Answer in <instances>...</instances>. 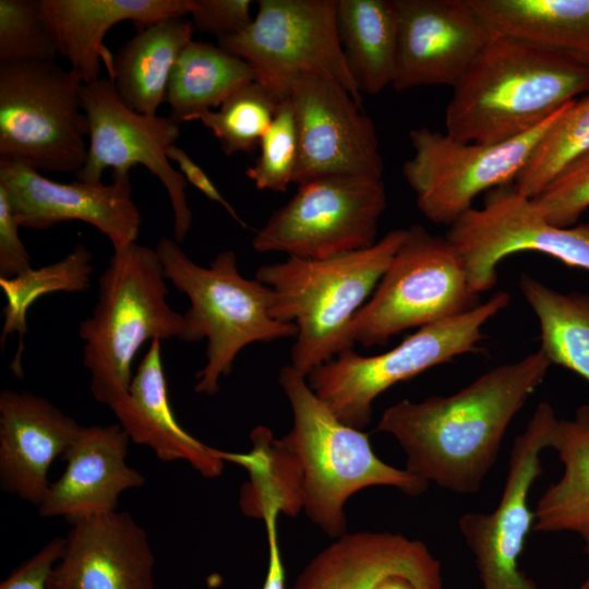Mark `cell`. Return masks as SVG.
Wrapping results in <instances>:
<instances>
[{
	"mask_svg": "<svg viewBox=\"0 0 589 589\" xmlns=\"http://www.w3.org/2000/svg\"><path fill=\"white\" fill-rule=\"evenodd\" d=\"M531 200L550 224L574 226L589 208V149L568 161Z\"/></svg>",
	"mask_w": 589,
	"mask_h": 589,
	"instance_id": "obj_37",
	"label": "cell"
},
{
	"mask_svg": "<svg viewBox=\"0 0 589 589\" xmlns=\"http://www.w3.org/2000/svg\"><path fill=\"white\" fill-rule=\"evenodd\" d=\"M130 440L149 447L164 462L182 460L207 479L221 474L224 460L177 421L165 375L161 341L154 339L139 363L128 393L109 408Z\"/></svg>",
	"mask_w": 589,
	"mask_h": 589,
	"instance_id": "obj_23",
	"label": "cell"
},
{
	"mask_svg": "<svg viewBox=\"0 0 589 589\" xmlns=\"http://www.w3.org/2000/svg\"><path fill=\"white\" fill-rule=\"evenodd\" d=\"M493 31L570 57L589 69V0H468Z\"/></svg>",
	"mask_w": 589,
	"mask_h": 589,
	"instance_id": "obj_25",
	"label": "cell"
},
{
	"mask_svg": "<svg viewBox=\"0 0 589 589\" xmlns=\"http://www.w3.org/2000/svg\"><path fill=\"white\" fill-rule=\"evenodd\" d=\"M166 280L156 250L136 242L115 251L99 277L79 335L91 394L109 408L128 393L133 359L147 340L182 338L183 314L168 304Z\"/></svg>",
	"mask_w": 589,
	"mask_h": 589,
	"instance_id": "obj_5",
	"label": "cell"
},
{
	"mask_svg": "<svg viewBox=\"0 0 589 589\" xmlns=\"http://www.w3.org/2000/svg\"><path fill=\"white\" fill-rule=\"evenodd\" d=\"M278 383L292 412V426L281 440L301 468L303 509L324 532L346 533L344 507L360 490L383 485L409 496L425 492L426 481L380 459L368 434L341 422L306 376L288 364L280 369Z\"/></svg>",
	"mask_w": 589,
	"mask_h": 589,
	"instance_id": "obj_4",
	"label": "cell"
},
{
	"mask_svg": "<svg viewBox=\"0 0 589 589\" xmlns=\"http://www.w3.org/2000/svg\"><path fill=\"white\" fill-rule=\"evenodd\" d=\"M510 302L505 291L459 315L423 327L388 351L361 356L347 350L314 369L308 383L345 424L363 430L371 422L374 400L397 383L480 351L482 327Z\"/></svg>",
	"mask_w": 589,
	"mask_h": 589,
	"instance_id": "obj_7",
	"label": "cell"
},
{
	"mask_svg": "<svg viewBox=\"0 0 589 589\" xmlns=\"http://www.w3.org/2000/svg\"><path fill=\"white\" fill-rule=\"evenodd\" d=\"M277 106L266 88L253 81L199 120L212 131L226 155L251 154L273 122Z\"/></svg>",
	"mask_w": 589,
	"mask_h": 589,
	"instance_id": "obj_34",
	"label": "cell"
},
{
	"mask_svg": "<svg viewBox=\"0 0 589 589\" xmlns=\"http://www.w3.org/2000/svg\"><path fill=\"white\" fill-rule=\"evenodd\" d=\"M167 156L169 160L177 163L179 171L185 178L187 182L201 191L211 201L221 205L240 226L243 228L247 227L245 223L239 217L232 205L221 195L206 172L183 148L175 144L168 148Z\"/></svg>",
	"mask_w": 589,
	"mask_h": 589,
	"instance_id": "obj_41",
	"label": "cell"
},
{
	"mask_svg": "<svg viewBox=\"0 0 589 589\" xmlns=\"http://www.w3.org/2000/svg\"><path fill=\"white\" fill-rule=\"evenodd\" d=\"M250 438L253 447L248 453L215 449L218 458L242 466L249 473L240 491V508L263 520L271 513L296 516L303 508L302 472L296 456L267 426H255Z\"/></svg>",
	"mask_w": 589,
	"mask_h": 589,
	"instance_id": "obj_30",
	"label": "cell"
},
{
	"mask_svg": "<svg viewBox=\"0 0 589 589\" xmlns=\"http://www.w3.org/2000/svg\"><path fill=\"white\" fill-rule=\"evenodd\" d=\"M253 81V69L240 57L219 45L192 40L180 53L170 76L169 117L179 124L199 120Z\"/></svg>",
	"mask_w": 589,
	"mask_h": 589,
	"instance_id": "obj_28",
	"label": "cell"
},
{
	"mask_svg": "<svg viewBox=\"0 0 589 589\" xmlns=\"http://www.w3.org/2000/svg\"><path fill=\"white\" fill-rule=\"evenodd\" d=\"M519 288L538 318L539 350L551 364L564 366L589 383V294L555 290L525 273Z\"/></svg>",
	"mask_w": 589,
	"mask_h": 589,
	"instance_id": "obj_31",
	"label": "cell"
},
{
	"mask_svg": "<svg viewBox=\"0 0 589 589\" xmlns=\"http://www.w3.org/2000/svg\"><path fill=\"white\" fill-rule=\"evenodd\" d=\"M340 46L361 93L375 95L393 85L398 58L394 0H338Z\"/></svg>",
	"mask_w": 589,
	"mask_h": 589,
	"instance_id": "obj_26",
	"label": "cell"
},
{
	"mask_svg": "<svg viewBox=\"0 0 589 589\" xmlns=\"http://www.w3.org/2000/svg\"><path fill=\"white\" fill-rule=\"evenodd\" d=\"M260 146V155L245 175L259 190L285 192L293 183L299 139L289 97L278 103L276 113Z\"/></svg>",
	"mask_w": 589,
	"mask_h": 589,
	"instance_id": "obj_36",
	"label": "cell"
},
{
	"mask_svg": "<svg viewBox=\"0 0 589 589\" xmlns=\"http://www.w3.org/2000/svg\"><path fill=\"white\" fill-rule=\"evenodd\" d=\"M128 434L119 423L82 426L62 455V476L50 484L38 506L41 517H63L70 524L116 510L120 495L145 483L127 461Z\"/></svg>",
	"mask_w": 589,
	"mask_h": 589,
	"instance_id": "obj_21",
	"label": "cell"
},
{
	"mask_svg": "<svg viewBox=\"0 0 589 589\" xmlns=\"http://www.w3.org/2000/svg\"><path fill=\"white\" fill-rule=\"evenodd\" d=\"M20 224L0 190V278H13L32 267L31 256L19 236Z\"/></svg>",
	"mask_w": 589,
	"mask_h": 589,
	"instance_id": "obj_40",
	"label": "cell"
},
{
	"mask_svg": "<svg viewBox=\"0 0 589 589\" xmlns=\"http://www.w3.org/2000/svg\"><path fill=\"white\" fill-rule=\"evenodd\" d=\"M81 429L75 419L41 396L26 390H1L2 490L38 507L51 484V464L65 453Z\"/></svg>",
	"mask_w": 589,
	"mask_h": 589,
	"instance_id": "obj_20",
	"label": "cell"
},
{
	"mask_svg": "<svg viewBox=\"0 0 589 589\" xmlns=\"http://www.w3.org/2000/svg\"><path fill=\"white\" fill-rule=\"evenodd\" d=\"M558 420L550 404L540 402L526 430L513 443L507 476L495 509L466 513L458 519L481 589H539L519 569V558L534 522L528 495L543 471L542 452L553 447Z\"/></svg>",
	"mask_w": 589,
	"mask_h": 589,
	"instance_id": "obj_15",
	"label": "cell"
},
{
	"mask_svg": "<svg viewBox=\"0 0 589 589\" xmlns=\"http://www.w3.org/2000/svg\"><path fill=\"white\" fill-rule=\"evenodd\" d=\"M251 5L249 0H191L194 31L217 39L235 36L251 24Z\"/></svg>",
	"mask_w": 589,
	"mask_h": 589,
	"instance_id": "obj_38",
	"label": "cell"
},
{
	"mask_svg": "<svg viewBox=\"0 0 589 589\" xmlns=\"http://www.w3.org/2000/svg\"><path fill=\"white\" fill-rule=\"evenodd\" d=\"M0 190L21 227L43 230L63 221L94 226L113 252L136 242L141 214L132 200L129 173L112 172V182L61 183L15 159L0 158Z\"/></svg>",
	"mask_w": 589,
	"mask_h": 589,
	"instance_id": "obj_17",
	"label": "cell"
},
{
	"mask_svg": "<svg viewBox=\"0 0 589 589\" xmlns=\"http://www.w3.org/2000/svg\"><path fill=\"white\" fill-rule=\"evenodd\" d=\"M553 449L564 466L561 479L538 501L533 531L573 532L589 555V406L577 408L573 419H560Z\"/></svg>",
	"mask_w": 589,
	"mask_h": 589,
	"instance_id": "obj_27",
	"label": "cell"
},
{
	"mask_svg": "<svg viewBox=\"0 0 589 589\" xmlns=\"http://www.w3.org/2000/svg\"><path fill=\"white\" fill-rule=\"evenodd\" d=\"M589 149V95L574 100L550 127L514 181L534 199L573 158Z\"/></svg>",
	"mask_w": 589,
	"mask_h": 589,
	"instance_id": "obj_33",
	"label": "cell"
},
{
	"mask_svg": "<svg viewBox=\"0 0 589 589\" xmlns=\"http://www.w3.org/2000/svg\"><path fill=\"white\" fill-rule=\"evenodd\" d=\"M398 58L393 87L447 85L461 80L495 31L468 0H394Z\"/></svg>",
	"mask_w": 589,
	"mask_h": 589,
	"instance_id": "obj_18",
	"label": "cell"
},
{
	"mask_svg": "<svg viewBox=\"0 0 589 589\" xmlns=\"http://www.w3.org/2000/svg\"><path fill=\"white\" fill-rule=\"evenodd\" d=\"M406 229L388 231L373 245L326 259L288 256L262 265L255 279L272 293L271 314L298 333L290 365L304 376L354 347L350 326L401 244Z\"/></svg>",
	"mask_w": 589,
	"mask_h": 589,
	"instance_id": "obj_3",
	"label": "cell"
},
{
	"mask_svg": "<svg viewBox=\"0 0 589 589\" xmlns=\"http://www.w3.org/2000/svg\"><path fill=\"white\" fill-rule=\"evenodd\" d=\"M573 103V101H572ZM569 103L541 125L496 143L464 142L426 127L409 133L413 155L402 165L417 207L437 225H453L482 192L515 181L531 153Z\"/></svg>",
	"mask_w": 589,
	"mask_h": 589,
	"instance_id": "obj_12",
	"label": "cell"
},
{
	"mask_svg": "<svg viewBox=\"0 0 589 589\" xmlns=\"http://www.w3.org/2000/svg\"><path fill=\"white\" fill-rule=\"evenodd\" d=\"M387 206L381 178L335 175L298 184L252 238L259 253L326 259L373 245Z\"/></svg>",
	"mask_w": 589,
	"mask_h": 589,
	"instance_id": "obj_11",
	"label": "cell"
},
{
	"mask_svg": "<svg viewBox=\"0 0 589 589\" xmlns=\"http://www.w3.org/2000/svg\"><path fill=\"white\" fill-rule=\"evenodd\" d=\"M191 20L169 17L140 29L113 57L109 79L122 103L144 115H156L167 101L173 67L193 40Z\"/></svg>",
	"mask_w": 589,
	"mask_h": 589,
	"instance_id": "obj_24",
	"label": "cell"
},
{
	"mask_svg": "<svg viewBox=\"0 0 589 589\" xmlns=\"http://www.w3.org/2000/svg\"><path fill=\"white\" fill-rule=\"evenodd\" d=\"M288 97L299 139L293 183L335 175L382 179L375 125L345 87L330 79L300 74Z\"/></svg>",
	"mask_w": 589,
	"mask_h": 589,
	"instance_id": "obj_16",
	"label": "cell"
},
{
	"mask_svg": "<svg viewBox=\"0 0 589 589\" xmlns=\"http://www.w3.org/2000/svg\"><path fill=\"white\" fill-rule=\"evenodd\" d=\"M589 93V69L561 52L495 32L453 87L446 133L502 143L541 125Z\"/></svg>",
	"mask_w": 589,
	"mask_h": 589,
	"instance_id": "obj_2",
	"label": "cell"
},
{
	"mask_svg": "<svg viewBox=\"0 0 589 589\" xmlns=\"http://www.w3.org/2000/svg\"><path fill=\"white\" fill-rule=\"evenodd\" d=\"M579 589H589V577L585 580V582L579 587Z\"/></svg>",
	"mask_w": 589,
	"mask_h": 589,
	"instance_id": "obj_43",
	"label": "cell"
},
{
	"mask_svg": "<svg viewBox=\"0 0 589 589\" xmlns=\"http://www.w3.org/2000/svg\"><path fill=\"white\" fill-rule=\"evenodd\" d=\"M550 365L538 349L452 395L402 399L383 412L376 430L398 442L410 473L454 493H474L494 466L510 422Z\"/></svg>",
	"mask_w": 589,
	"mask_h": 589,
	"instance_id": "obj_1",
	"label": "cell"
},
{
	"mask_svg": "<svg viewBox=\"0 0 589 589\" xmlns=\"http://www.w3.org/2000/svg\"><path fill=\"white\" fill-rule=\"evenodd\" d=\"M58 53L38 0H0V63L56 61Z\"/></svg>",
	"mask_w": 589,
	"mask_h": 589,
	"instance_id": "obj_35",
	"label": "cell"
},
{
	"mask_svg": "<svg viewBox=\"0 0 589 589\" xmlns=\"http://www.w3.org/2000/svg\"><path fill=\"white\" fill-rule=\"evenodd\" d=\"M83 84L56 61L0 63V158L76 176L88 148Z\"/></svg>",
	"mask_w": 589,
	"mask_h": 589,
	"instance_id": "obj_8",
	"label": "cell"
},
{
	"mask_svg": "<svg viewBox=\"0 0 589 589\" xmlns=\"http://www.w3.org/2000/svg\"><path fill=\"white\" fill-rule=\"evenodd\" d=\"M479 294L446 239L414 224L393 256L377 287L350 326L354 344L384 346L395 335L474 309Z\"/></svg>",
	"mask_w": 589,
	"mask_h": 589,
	"instance_id": "obj_9",
	"label": "cell"
},
{
	"mask_svg": "<svg viewBox=\"0 0 589 589\" xmlns=\"http://www.w3.org/2000/svg\"><path fill=\"white\" fill-rule=\"evenodd\" d=\"M93 254L80 242L63 259L38 268L31 267L13 278H0L5 297L1 345L9 335L16 333L19 346L11 363L12 371L22 374L24 337L27 333L26 315L29 308L43 296L57 292H84L91 286Z\"/></svg>",
	"mask_w": 589,
	"mask_h": 589,
	"instance_id": "obj_32",
	"label": "cell"
},
{
	"mask_svg": "<svg viewBox=\"0 0 589 589\" xmlns=\"http://www.w3.org/2000/svg\"><path fill=\"white\" fill-rule=\"evenodd\" d=\"M413 540L388 531L346 532L305 565L293 589H372Z\"/></svg>",
	"mask_w": 589,
	"mask_h": 589,
	"instance_id": "obj_29",
	"label": "cell"
},
{
	"mask_svg": "<svg viewBox=\"0 0 589 589\" xmlns=\"http://www.w3.org/2000/svg\"><path fill=\"white\" fill-rule=\"evenodd\" d=\"M60 55L84 84L113 73V57L104 43L109 29L131 21L143 29L169 17L190 14L191 0H38Z\"/></svg>",
	"mask_w": 589,
	"mask_h": 589,
	"instance_id": "obj_22",
	"label": "cell"
},
{
	"mask_svg": "<svg viewBox=\"0 0 589 589\" xmlns=\"http://www.w3.org/2000/svg\"><path fill=\"white\" fill-rule=\"evenodd\" d=\"M81 104L88 121V148L77 180L101 182L107 168L130 173L134 166H144L166 189L173 211V236L182 242L192 224L187 180L167 156L180 136V124L170 117L132 110L108 77L83 84Z\"/></svg>",
	"mask_w": 589,
	"mask_h": 589,
	"instance_id": "obj_14",
	"label": "cell"
},
{
	"mask_svg": "<svg viewBox=\"0 0 589 589\" xmlns=\"http://www.w3.org/2000/svg\"><path fill=\"white\" fill-rule=\"evenodd\" d=\"M338 0H260L251 24L218 39L250 64L255 81L279 103L300 74L330 79L362 106L337 29Z\"/></svg>",
	"mask_w": 589,
	"mask_h": 589,
	"instance_id": "obj_10",
	"label": "cell"
},
{
	"mask_svg": "<svg viewBox=\"0 0 589 589\" xmlns=\"http://www.w3.org/2000/svg\"><path fill=\"white\" fill-rule=\"evenodd\" d=\"M65 539L53 538L36 554L14 568L0 584V589H47L49 575L60 560Z\"/></svg>",
	"mask_w": 589,
	"mask_h": 589,
	"instance_id": "obj_39",
	"label": "cell"
},
{
	"mask_svg": "<svg viewBox=\"0 0 589 589\" xmlns=\"http://www.w3.org/2000/svg\"><path fill=\"white\" fill-rule=\"evenodd\" d=\"M277 513L264 518L268 542V564L262 589H286V568L281 558L277 533Z\"/></svg>",
	"mask_w": 589,
	"mask_h": 589,
	"instance_id": "obj_42",
	"label": "cell"
},
{
	"mask_svg": "<svg viewBox=\"0 0 589 589\" xmlns=\"http://www.w3.org/2000/svg\"><path fill=\"white\" fill-rule=\"evenodd\" d=\"M47 589H154L155 556L145 529L112 510L71 524Z\"/></svg>",
	"mask_w": 589,
	"mask_h": 589,
	"instance_id": "obj_19",
	"label": "cell"
},
{
	"mask_svg": "<svg viewBox=\"0 0 589 589\" xmlns=\"http://www.w3.org/2000/svg\"><path fill=\"white\" fill-rule=\"evenodd\" d=\"M155 250L166 279L190 301L181 340H207L206 363L195 374L196 393L215 395L220 378L230 374L249 345L297 336L294 324L272 316L269 288L239 273L233 250L220 251L207 267L193 262L170 238H161Z\"/></svg>",
	"mask_w": 589,
	"mask_h": 589,
	"instance_id": "obj_6",
	"label": "cell"
},
{
	"mask_svg": "<svg viewBox=\"0 0 589 589\" xmlns=\"http://www.w3.org/2000/svg\"><path fill=\"white\" fill-rule=\"evenodd\" d=\"M445 237L479 296L497 283L500 262L517 252L544 253L568 267L589 271V224L552 225L515 187L494 189L481 208L464 213Z\"/></svg>",
	"mask_w": 589,
	"mask_h": 589,
	"instance_id": "obj_13",
	"label": "cell"
}]
</instances>
